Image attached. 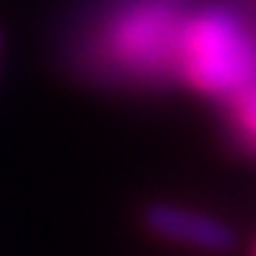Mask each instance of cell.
Returning a JSON list of instances; mask_svg holds the SVG:
<instances>
[{"instance_id":"1","label":"cell","mask_w":256,"mask_h":256,"mask_svg":"<svg viewBox=\"0 0 256 256\" xmlns=\"http://www.w3.org/2000/svg\"><path fill=\"white\" fill-rule=\"evenodd\" d=\"M176 66L196 89L230 100L256 81V44L236 16L204 10L183 21Z\"/></svg>"},{"instance_id":"2","label":"cell","mask_w":256,"mask_h":256,"mask_svg":"<svg viewBox=\"0 0 256 256\" xmlns=\"http://www.w3.org/2000/svg\"><path fill=\"white\" fill-rule=\"evenodd\" d=\"M180 26L176 16L165 6H144L131 10L112 29V48L123 63L134 68H152L168 66L178 60V40Z\"/></svg>"},{"instance_id":"3","label":"cell","mask_w":256,"mask_h":256,"mask_svg":"<svg viewBox=\"0 0 256 256\" xmlns=\"http://www.w3.org/2000/svg\"><path fill=\"white\" fill-rule=\"evenodd\" d=\"M144 225L160 238L209 254H222L236 246V232L228 222L176 204H152L144 212Z\"/></svg>"},{"instance_id":"4","label":"cell","mask_w":256,"mask_h":256,"mask_svg":"<svg viewBox=\"0 0 256 256\" xmlns=\"http://www.w3.org/2000/svg\"><path fill=\"white\" fill-rule=\"evenodd\" d=\"M232 118H236L238 134L246 138L248 144L256 146V81L232 94Z\"/></svg>"},{"instance_id":"5","label":"cell","mask_w":256,"mask_h":256,"mask_svg":"<svg viewBox=\"0 0 256 256\" xmlns=\"http://www.w3.org/2000/svg\"><path fill=\"white\" fill-rule=\"evenodd\" d=\"M0 44H3V40H0Z\"/></svg>"}]
</instances>
